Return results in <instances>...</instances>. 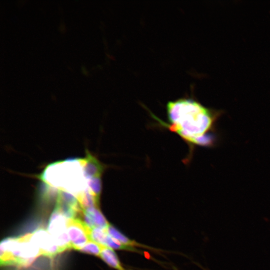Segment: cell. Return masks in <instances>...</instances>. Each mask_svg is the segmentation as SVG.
Returning <instances> with one entry per match:
<instances>
[{
    "label": "cell",
    "mask_w": 270,
    "mask_h": 270,
    "mask_svg": "<svg viewBox=\"0 0 270 270\" xmlns=\"http://www.w3.org/2000/svg\"><path fill=\"white\" fill-rule=\"evenodd\" d=\"M166 110L168 123L152 115L160 124L178 134L190 148L214 144L216 124L222 112L207 108L190 97L168 102Z\"/></svg>",
    "instance_id": "obj_1"
},
{
    "label": "cell",
    "mask_w": 270,
    "mask_h": 270,
    "mask_svg": "<svg viewBox=\"0 0 270 270\" xmlns=\"http://www.w3.org/2000/svg\"><path fill=\"white\" fill-rule=\"evenodd\" d=\"M39 177L48 186L69 192L76 198L88 188L82 158L64 160L50 164Z\"/></svg>",
    "instance_id": "obj_2"
},
{
    "label": "cell",
    "mask_w": 270,
    "mask_h": 270,
    "mask_svg": "<svg viewBox=\"0 0 270 270\" xmlns=\"http://www.w3.org/2000/svg\"><path fill=\"white\" fill-rule=\"evenodd\" d=\"M40 256V249L30 240V234L8 238L0 242L1 266H28Z\"/></svg>",
    "instance_id": "obj_3"
},
{
    "label": "cell",
    "mask_w": 270,
    "mask_h": 270,
    "mask_svg": "<svg viewBox=\"0 0 270 270\" xmlns=\"http://www.w3.org/2000/svg\"><path fill=\"white\" fill-rule=\"evenodd\" d=\"M67 220L68 218L54 210L48 221L47 230L58 246L60 252L72 248L68 234Z\"/></svg>",
    "instance_id": "obj_4"
},
{
    "label": "cell",
    "mask_w": 270,
    "mask_h": 270,
    "mask_svg": "<svg viewBox=\"0 0 270 270\" xmlns=\"http://www.w3.org/2000/svg\"><path fill=\"white\" fill-rule=\"evenodd\" d=\"M67 228L72 248L80 250L89 240L90 228L80 218L67 220Z\"/></svg>",
    "instance_id": "obj_5"
},
{
    "label": "cell",
    "mask_w": 270,
    "mask_h": 270,
    "mask_svg": "<svg viewBox=\"0 0 270 270\" xmlns=\"http://www.w3.org/2000/svg\"><path fill=\"white\" fill-rule=\"evenodd\" d=\"M54 210L68 219L77 218V216H80L82 212L76 198L69 192L61 190L58 191Z\"/></svg>",
    "instance_id": "obj_6"
},
{
    "label": "cell",
    "mask_w": 270,
    "mask_h": 270,
    "mask_svg": "<svg viewBox=\"0 0 270 270\" xmlns=\"http://www.w3.org/2000/svg\"><path fill=\"white\" fill-rule=\"evenodd\" d=\"M30 240L40 249L41 256L52 258L60 253V250L48 230L38 228L30 233Z\"/></svg>",
    "instance_id": "obj_7"
},
{
    "label": "cell",
    "mask_w": 270,
    "mask_h": 270,
    "mask_svg": "<svg viewBox=\"0 0 270 270\" xmlns=\"http://www.w3.org/2000/svg\"><path fill=\"white\" fill-rule=\"evenodd\" d=\"M82 220L90 228L106 229L109 223L102 214L99 208H92L82 210L80 215Z\"/></svg>",
    "instance_id": "obj_8"
},
{
    "label": "cell",
    "mask_w": 270,
    "mask_h": 270,
    "mask_svg": "<svg viewBox=\"0 0 270 270\" xmlns=\"http://www.w3.org/2000/svg\"><path fill=\"white\" fill-rule=\"evenodd\" d=\"M84 173L87 180L93 178H101L105 167L95 156L88 152H86V156L82 158Z\"/></svg>",
    "instance_id": "obj_9"
},
{
    "label": "cell",
    "mask_w": 270,
    "mask_h": 270,
    "mask_svg": "<svg viewBox=\"0 0 270 270\" xmlns=\"http://www.w3.org/2000/svg\"><path fill=\"white\" fill-rule=\"evenodd\" d=\"M100 257L112 268L117 270H125L112 248L104 246Z\"/></svg>",
    "instance_id": "obj_10"
},
{
    "label": "cell",
    "mask_w": 270,
    "mask_h": 270,
    "mask_svg": "<svg viewBox=\"0 0 270 270\" xmlns=\"http://www.w3.org/2000/svg\"><path fill=\"white\" fill-rule=\"evenodd\" d=\"M108 234L106 229L100 228H90L89 232L90 240L94 241L106 246V241Z\"/></svg>",
    "instance_id": "obj_11"
},
{
    "label": "cell",
    "mask_w": 270,
    "mask_h": 270,
    "mask_svg": "<svg viewBox=\"0 0 270 270\" xmlns=\"http://www.w3.org/2000/svg\"><path fill=\"white\" fill-rule=\"evenodd\" d=\"M106 230L110 236L125 246L132 247L134 246L138 245L135 242L127 238L110 224L107 228Z\"/></svg>",
    "instance_id": "obj_12"
},
{
    "label": "cell",
    "mask_w": 270,
    "mask_h": 270,
    "mask_svg": "<svg viewBox=\"0 0 270 270\" xmlns=\"http://www.w3.org/2000/svg\"><path fill=\"white\" fill-rule=\"evenodd\" d=\"M104 246L92 240H89L79 251L100 256Z\"/></svg>",
    "instance_id": "obj_13"
},
{
    "label": "cell",
    "mask_w": 270,
    "mask_h": 270,
    "mask_svg": "<svg viewBox=\"0 0 270 270\" xmlns=\"http://www.w3.org/2000/svg\"><path fill=\"white\" fill-rule=\"evenodd\" d=\"M87 180L88 189L97 198L100 199L102 191L101 178H93Z\"/></svg>",
    "instance_id": "obj_14"
}]
</instances>
